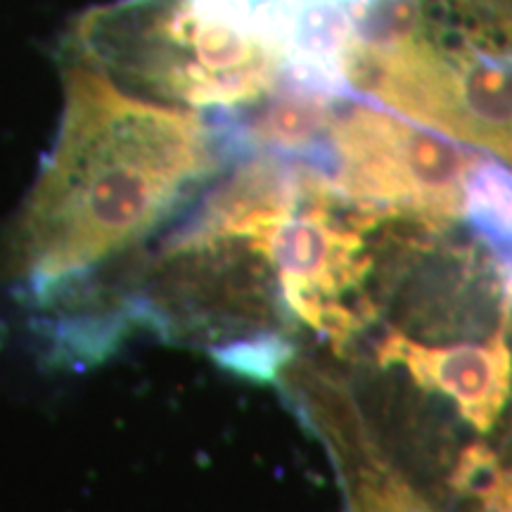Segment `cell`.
<instances>
[{"mask_svg":"<svg viewBox=\"0 0 512 512\" xmlns=\"http://www.w3.org/2000/svg\"><path fill=\"white\" fill-rule=\"evenodd\" d=\"M60 62L55 145L0 245V273L34 294L136 254L230 159L202 112L128 93L72 55Z\"/></svg>","mask_w":512,"mask_h":512,"instance_id":"1","label":"cell"},{"mask_svg":"<svg viewBox=\"0 0 512 512\" xmlns=\"http://www.w3.org/2000/svg\"><path fill=\"white\" fill-rule=\"evenodd\" d=\"M344 79L356 100L512 169V0H375Z\"/></svg>","mask_w":512,"mask_h":512,"instance_id":"2","label":"cell"},{"mask_svg":"<svg viewBox=\"0 0 512 512\" xmlns=\"http://www.w3.org/2000/svg\"><path fill=\"white\" fill-rule=\"evenodd\" d=\"M60 53L128 93L195 112L240 114L283 86L278 55L204 0L95 5L72 24Z\"/></svg>","mask_w":512,"mask_h":512,"instance_id":"3","label":"cell"},{"mask_svg":"<svg viewBox=\"0 0 512 512\" xmlns=\"http://www.w3.org/2000/svg\"><path fill=\"white\" fill-rule=\"evenodd\" d=\"M475 159L465 145L375 102L344 100L325 138L323 171L358 209L439 233L463 219Z\"/></svg>","mask_w":512,"mask_h":512,"instance_id":"4","label":"cell"},{"mask_svg":"<svg viewBox=\"0 0 512 512\" xmlns=\"http://www.w3.org/2000/svg\"><path fill=\"white\" fill-rule=\"evenodd\" d=\"M292 384L342 470L349 512H437L382 456L347 387L311 366L294 370Z\"/></svg>","mask_w":512,"mask_h":512,"instance_id":"5","label":"cell"},{"mask_svg":"<svg viewBox=\"0 0 512 512\" xmlns=\"http://www.w3.org/2000/svg\"><path fill=\"white\" fill-rule=\"evenodd\" d=\"M512 320V306L505 299L501 323L489 344H458V347H425L403 332H389L382 339V366L401 363L420 387L437 389L456 401L458 413L475 425L479 432H489L503 413L512 384V354L505 339V328Z\"/></svg>","mask_w":512,"mask_h":512,"instance_id":"6","label":"cell"},{"mask_svg":"<svg viewBox=\"0 0 512 512\" xmlns=\"http://www.w3.org/2000/svg\"><path fill=\"white\" fill-rule=\"evenodd\" d=\"M475 235L496 261L512 256V169L489 155H477L467 176L465 214Z\"/></svg>","mask_w":512,"mask_h":512,"instance_id":"7","label":"cell"},{"mask_svg":"<svg viewBox=\"0 0 512 512\" xmlns=\"http://www.w3.org/2000/svg\"><path fill=\"white\" fill-rule=\"evenodd\" d=\"M505 479H508V472L503 470L494 448L486 444H470L460 451L456 467H453L451 486L460 496L477 501L484 512H494L496 503L503 496Z\"/></svg>","mask_w":512,"mask_h":512,"instance_id":"8","label":"cell"},{"mask_svg":"<svg viewBox=\"0 0 512 512\" xmlns=\"http://www.w3.org/2000/svg\"><path fill=\"white\" fill-rule=\"evenodd\" d=\"M494 512H512V472L508 475V479H505L503 496H501V501L496 503Z\"/></svg>","mask_w":512,"mask_h":512,"instance_id":"9","label":"cell"},{"mask_svg":"<svg viewBox=\"0 0 512 512\" xmlns=\"http://www.w3.org/2000/svg\"><path fill=\"white\" fill-rule=\"evenodd\" d=\"M505 299H508V297H505ZM510 306H512V304H510Z\"/></svg>","mask_w":512,"mask_h":512,"instance_id":"10","label":"cell"}]
</instances>
